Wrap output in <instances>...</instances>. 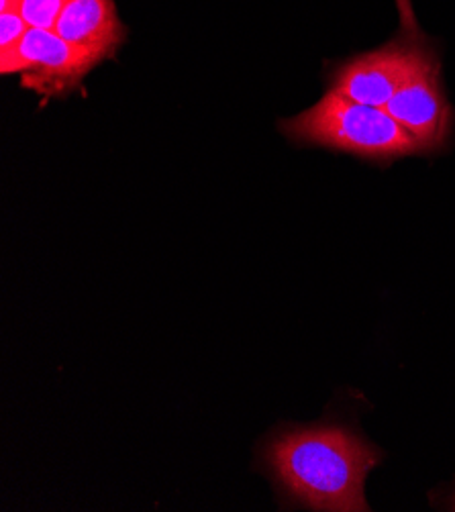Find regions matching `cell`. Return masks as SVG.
<instances>
[{"label": "cell", "instance_id": "6da1fadb", "mask_svg": "<svg viewBox=\"0 0 455 512\" xmlns=\"http://www.w3.org/2000/svg\"><path fill=\"white\" fill-rule=\"evenodd\" d=\"M380 453L337 425L296 429L268 449L278 482L302 506L331 512H366L364 482Z\"/></svg>", "mask_w": 455, "mask_h": 512}, {"label": "cell", "instance_id": "7a4b0ae2", "mask_svg": "<svg viewBox=\"0 0 455 512\" xmlns=\"http://www.w3.org/2000/svg\"><path fill=\"white\" fill-rule=\"evenodd\" d=\"M280 129L298 143L345 151L372 162L423 153L417 139L384 109L362 105L333 88L309 111L282 121Z\"/></svg>", "mask_w": 455, "mask_h": 512}, {"label": "cell", "instance_id": "3957f363", "mask_svg": "<svg viewBox=\"0 0 455 512\" xmlns=\"http://www.w3.org/2000/svg\"><path fill=\"white\" fill-rule=\"evenodd\" d=\"M103 60L64 41L54 29H27L23 39L0 51V72L23 74V86L45 96L64 94Z\"/></svg>", "mask_w": 455, "mask_h": 512}, {"label": "cell", "instance_id": "277c9868", "mask_svg": "<svg viewBox=\"0 0 455 512\" xmlns=\"http://www.w3.org/2000/svg\"><path fill=\"white\" fill-rule=\"evenodd\" d=\"M439 72L435 54L421 45L413 70L384 107L400 127L417 139L423 153L443 149L453 125V111L443 94Z\"/></svg>", "mask_w": 455, "mask_h": 512}, {"label": "cell", "instance_id": "5b68a950", "mask_svg": "<svg viewBox=\"0 0 455 512\" xmlns=\"http://www.w3.org/2000/svg\"><path fill=\"white\" fill-rule=\"evenodd\" d=\"M419 51L421 41L413 37L366 51L335 70L333 90L362 105L384 109L398 86L407 80Z\"/></svg>", "mask_w": 455, "mask_h": 512}, {"label": "cell", "instance_id": "8992f818", "mask_svg": "<svg viewBox=\"0 0 455 512\" xmlns=\"http://www.w3.org/2000/svg\"><path fill=\"white\" fill-rule=\"evenodd\" d=\"M54 31L100 60L113 56L125 39L113 0H68Z\"/></svg>", "mask_w": 455, "mask_h": 512}, {"label": "cell", "instance_id": "52a82bcc", "mask_svg": "<svg viewBox=\"0 0 455 512\" xmlns=\"http://www.w3.org/2000/svg\"><path fill=\"white\" fill-rule=\"evenodd\" d=\"M68 0H19V13L31 29H56Z\"/></svg>", "mask_w": 455, "mask_h": 512}, {"label": "cell", "instance_id": "ba28073f", "mask_svg": "<svg viewBox=\"0 0 455 512\" xmlns=\"http://www.w3.org/2000/svg\"><path fill=\"white\" fill-rule=\"evenodd\" d=\"M27 29L29 25L25 23L19 11L0 13V51L15 47L27 33Z\"/></svg>", "mask_w": 455, "mask_h": 512}, {"label": "cell", "instance_id": "9c48e42d", "mask_svg": "<svg viewBox=\"0 0 455 512\" xmlns=\"http://www.w3.org/2000/svg\"><path fill=\"white\" fill-rule=\"evenodd\" d=\"M396 7H398V13H400V25H402V29L407 31L409 37L419 39L421 33H419L417 21H415V11H413L411 0H396Z\"/></svg>", "mask_w": 455, "mask_h": 512}, {"label": "cell", "instance_id": "30bf717a", "mask_svg": "<svg viewBox=\"0 0 455 512\" xmlns=\"http://www.w3.org/2000/svg\"><path fill=\"white\" fill-rule=\"evenodd\" d=\"M17 9H19V0H0V13L17 11Z\"/></svg>", "mask_w": 455, "mask_h": 512}, {"label": "cell", "instance_id": "8fae6325", "mask_svg": "<svg viewBox=\"0 0 455 512\" xmlns=\"http://www.w3.org/2000/svg\"><path fill=\"white\" fill-rule=\"evenodd\" d=\"M453 506H455V504H453Z\"/></svg>", "mask_w": 455, "mask_h": 512}]
</instances>
